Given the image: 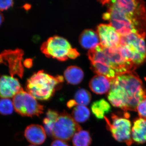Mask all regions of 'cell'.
<instances>
[{"label": "cell", "instance_id": "1", "mask_svg": "<svg viewBox=\"0 0 146 146\" xmlns=\"http://www.w3.org/2000/svg\"><path fill=\"white\" fill-rule=\"evenodd\" d=\"M107 97L114 107L126 112L136 111L139 104L146 99V91L139 77L131 72L112 79Z\"/></svg>", "mask_w": 146, "mask_h": 146}, {"label": "cell", "instance_id": "2", "mask_svg": "<svg viewBox=\"0 0 146 146\" xmlns=\"http://www.w3.org/2000/svg\"><path fill=\"white\" fill-rule=\"evenodd\" d=\"M88 57L91 63L107 68L117 76L133 72L136 66L126 57L120 46L106 48L100 44L89 51Z\"/></svg>", "mask_w": 146, "mask_h": 146}, {"label": "cell", "instance_id": "3", "mask_svg": "<svg viewBox=\"0 0 146 146\" xmlns=\"http://www.w3.org/2000/svg\"><path fill=\"white\" fill-rule=\"evenodd\" d=\"M63 80L62 76H53L43 70L39 71L28 80L27 92L36 99L48 100Z\"/></svg>", "mask_w": 146, "mask_h": 146}, {"label": "cell", "instance_id": "4", "mask_svg": "<svg viewBox=\"0 0 146 146\" xmlns=\"http://www.w3.org/2000/svg\"><path fill=\"white\" fill-rule=\"evenodd\" d=\"M106 1L121 11L131 21L139 34L146 36V9L143 1L114 0Z\"/></svg>", "mask_w": 146, "mask_h": 146}, {"label": "cell", "instance_id": "5", "mask_svg": "<svg viewBox=\"0 0 146 146\" xmlns=\"http://www.w3.org/2000/svg\"><path fill=\"white\" fill-rule=\"evenodd\" d=\"M145 36L132 33L121 36L120 46L124 54L135 65L143 63L146 59Z\"/></svg>", "mask_w": 146, "mask_h": 146}, {"label": "cell", "instance_id": "6", "mask_svg": "<svg viewBox=\"0 0 146 146\" xmlns=\"http://www.w3.org/2000/svg\"><path fill=\"white\" fill-rule=\"evenodd\" d=\"M129 115L126 112L123 117H120L112 114L111 120L105 117L107 129L112 134L116 141L121 143H125L127 146L131 145L133 143L131 138V123L129 120Z\"/></svg>", "mask_w": 146, "mask_h": 146}, {"label": "cell", "instance_id": "7", "mask_svg": "<svg viewBox=\"0 0 146 146\" xmlns=\"http://www.w3.org/2000/svg\"><path fill=\"white\" fill-rule=\"evenodd\" d=\"M13 103L16 112L23 117H39L44 112V106L22 88L13 97Z\"/></svg>", "mask_w": 146, "mask_h": 146}, {"label": "cell", "instance_id": "8", "mask_svg": "<svg viewBox=\"0 0 146 146\" xmlns=\"http://www.w3.org/2000/svg\"><path fill=\"white\" fill-rule=\"evenodd\" d=\"M72 49L66 39L58 36L50 37L42 44L41 48L42 52L47 57L60 61L67 60Z\"/></svg>", "mask_w": 146, "mask_h": 146}, {"label": "cell", "instance_id": "9", "mask_svg": "<svg viewBox=\"0 0 146 146\" xmlns=\"http://www.w3.org/2000/svg\"><path fill=\"white\" fill-rule=\"evenodd\" d=\"M82 127L70 114L65 111L59 115L55 123L52 136L55 139L69 141Z\"/></svg>", "mask_w": 146, "mask_h": 146}, {"label": "cell", "instance_id": "10", "mask_svg": "<svg viewBox=\"0 0 146 146\" xmlns=\"http://www.w3.org/2000/svg\"><path fill=\"white\" fill-rule=\"evenodd\" d=\"M100 44L106 48L119 46L121 36L110 24H100L97 27Z\"/></svg>", "mask_w": 146, "mask_h": 146}, {"label": "cell", "instance_id": "11", "mask_svg": "<svg viewBox=\"0 0 146 146\" xmlns=\"http://www.w3.org/2000/svg\"><path fill=\"white\" fill-rule=\"evenodd\" d=\"M3 59L8 62L11 75L12 76L17 75L22 78L23 75L24 68L22 61L23 55L22 50H6L2 53Z\"/></svg>", "mask_w": 146, "mask_h": 146}, {"label": "cell", "instance_id": "12", "mask_svg": "<svg viewBox=\"0 0 146 146\" xmlns=\"http://www.w3.org/2000/svg\"><path fill=\"white\" fill-rule=\"evenodd\" d=\"M22 89L17 79L13 76H3L0 78V97L3 98L14 97Z\"/></svg>", "mask_w": 146, "mask_h": 146}, {"label": "cell", "instance_id": "13", "mask_svg": "<svg viewBox=\"0 0 146 146\" xmlns=\"http://www.w3.org/2000/svg\"><path fill=\"white\" fill-rule=\"evenodd\" d=\"M25 136L30 143L36 145L43 144L46 138L44 128L42 126L35 124L27 127L25 131Z\"/></svg>", "mask_w": 146, "mask_h": 146}, {"label": "cell", "instance_id": "14", "mask_svg": "<svg viewBox=\"0 0 146 146\" xmlns=\"http://www.w3.org/2000/svg\"><path fill=\"white\" fill-rule=\"evenodd\" d=\"M111 80L105 76L97 75L91 79L89 82V87L91 91L96 94H105L110 90Z\"/></svg>", "mask_w": 146, "mask_h": 146}, {"label": "cell", "instance_id": "15", "mask_svg": "<svg viewBox=\"0 0 146 146\" xmlns=\"http://www.w3.org/2000/svg\"><path fill=\"white\" fill-rule=\"evenodd\" d=\"M132 141L137 144H143L146 142V120L142 118L136 119L133 121L131 128Z\"/></svg>", "mask_w": 146, "mask_h": 146}, {"label": "cell", "instance_id": "16", "mask_svg": "<svg viewBox=\"0 0 146 146\" xmlns=\"http://www.w3.org/2000/svg\"><path fill=\"white\" fill-rule=\"evenodd\" d=\"M99 37L97 33L92 29L84 31L79 37V42L82 46L85 49H92L99 43Z\"/></svg>", "mask_w": 146, "mask_h": 146}, {"label": "cell", "instance_id": "17", "mask_svg": "<svg viewBox=\"0 0 146 146\" xmlns=\"http://www.w3.org/2000/svg\"><path fill=\"white\" fill-rule=\"evenodd\" d=\"M91 109L95 117L101 119L104 118L105 115L111 111V107L108 102L102 99L94 102L91 105Z\"/></svg>", "mask_w": 146, "mask_h": 146}, {"label": "cell", "instance_id": "18", "mask_svg": "<svg viewBox=\"0 0 146 146\" xmlns=\"http://www.w3.org/2000/svg\"><path fill=\"white\" fill-rule=\"evenodd\" d=\"M64 76L68 83L76 85L81 82L84 77L83 71L78 67L71 66L65 71Z\"/></svg>", "mask_w": 146, "mask_h": 146}, {"label": "cell", "instance_id": "19", "mask_svg": "<svg viewBox=\"0 0 146 146\" xmlns=\"http://www.w3.org/2000/svg\"><path fill=\"white\" fill-rule=\"evenodd\" d=\"M59 114L56 110L49 109L46 112V117L43 120V124L46 133L50 136H52L53 130L55 123Z\"/></svg>", "mask_w": 146, "mask_h": 146}, {"label": "cell", "instance_id": "20", "mask_svg": "<svg viewBox=\"0 0 146 146\" xmlns=\"http://www.w3.org/2000/svg\"><path fill=\"white\" fill-rule=\"evenodd\" d=\"M72 115L77 123H84L89 119L90 116V110L86 106L78 105L74 107Z\"/></svg>", "mask_w": 146, "mask_h": 146}, {"label": "cell", "instance_id": "21", "mask_svg": "<svg viewBox=\"0 0 146 146\" xmlns=\"http://www.w3.org/2000/svg\"><path fill=\"white\" fill-rule=\"evenodd\" d=\"M92 139L89 131L81 130L76 132L73 136V146H89Z\"/></svg>", "mask_w": 146, "mask_h": 146}, {"label": "cell", "instance_id": "22", "mask_svg": "<svg viewBox=\"0 0 146 146\" xmlns=\"http://www.w3.org/2000/svg\"><path fill=\"white\" fill-rule=\"evenodd\" d=\"M91 99V94L85 89H80L76 92L74 96V100L77 105H88L90 103Z\"/></svg>", "mask_w": 146, "mask_h": 146}, {"label": "cell", "instance_id": "23", "mask_svg": "<svg viewBox=\"0 0 146 146\" xmlns=\"http://www.w3.org/2000/svg\"><path fill=\"white\" fill-rule=\"evenodd\" d=\"M13 103L8 98L0 99V114L4 115H9L13 112Z\"/></svg>", "mask_w": 146, "mask_h": 146}, {"label": "cell", "instance_id": "24", "mask_svg": "<svg viewBox=\"0 0 146 146\" xmlns=\"http://www.w3.org/2000/svg\"><path fill=\"white\" fill-rule=\"evenodd\" d=\"M140 118L146 120V99L139 104L136 108Z\"/></svg>", "mask_w": 146, "mask_h": 146}, {"label": "cell", "instance_id": "25", "mask_svg": "<svg viewBox=\"0 0 146 146\" xmlns=\"http://www.w3.org/2000/svg\"><path fill=\"white\" fill-rule=\"evenodd\" d=\"M13 1L11 0L1 1L0 0V11L7 10L13 5Z\"/></svg>", "mask_w": 146, "mask_h": 146}, {"label": "cell", "instance_id": "26", "mask_svg": "<svg viewBox=\"0 0 146 146\" xmlns=\"http://www.w3.org/2000/svg\"><path fill=\"white\" fill-rule=\"evenodd\" d=\"M51 146H70L65 141L60 140H54L52 143Z\"/></svg>", "mask_w": 146, "mask_h": 146}, {"label": "cell", "instance_id": "27", "mask_svg": "<svg viewBox=\"0 0 146 146\" xmlns=\"http://www.w3.org/2000/svg\"><path fill=\"white\" fill-rule=\"evenodd\" d=\"M78 105L74 100H71L69 101L67 103V106L69 108H71L72 107H75L76 106Z\"/></svg>", "mask_w": 146, "mask_h": 146}, {"label": "cell", "instance_id": "28", "mask_svg": "<svg viewBox=\"0 0 146 146\" xmlns=\"http://www.w3.org/2000/svg\"><path fill=\"white\" fill-rule=\"evenodd\" d=\"M24 64L27 68H30L32 65V60L30 59H27L24 62Z\"/></svg>", "mask_w": 146, "mask_h": 146}, {"label": "cell", "instance_id": "29", "mask_svg": "<svg viewBox=\"0 0 146 146\" xmlns=\"http://www.w3.org/2000/svg\"><path fill=\"white\" fill-rule=\"evenodd\" d=\"M3 21V15L0 13V25L2 23Z\"/></svg>", "mask_w": 146, "mask_h": 146}, {"label": "cell", "instance_id": "30", "mask_svg": "<svg viewBox=\"0 0 146 146\" xmlns=\"http://www.w3.org/2000/svg\"><path fill=\"white\" fill-rule=\"evenodd\" d=\"M29 146H36L33 145H29Z\"/></svg>", "mask_w": 146, "mask_h": 146}]
</instances>
